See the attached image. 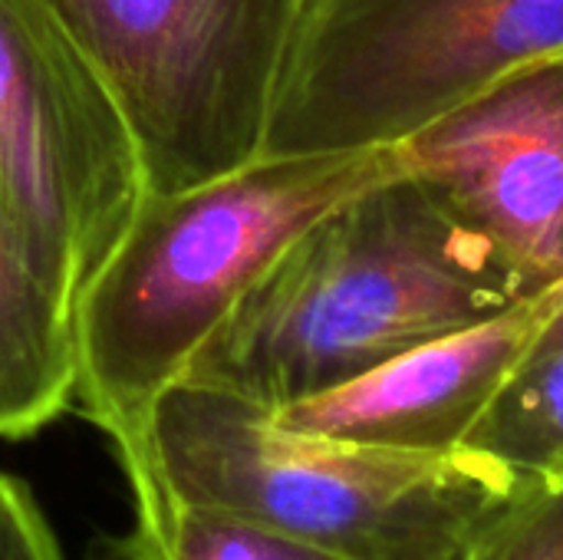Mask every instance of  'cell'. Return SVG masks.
Returning a JSON list of instances; mask_svg holds the SVG:
<instances>
[{
  "mask_svg": "<svg viewBox=\"0 0 563 560\" xmlns=\"http://www.w3.org/2000/svg\"><path fill=\"white\" fill-rule=\"evenodd\" d=\"M551 320V290L501 314L426 340L369 373L274 409L280 422L399 452H455L541 343Z\"/></svg>",
  "mask_w": 563,
  "mask_h": 560,
  "instance_id": "obj_8",
  "label": "cell"
},
{
  "mask_svg": "<svg viewBox=\"0 0 563 560\" xmlns=\"http://www.w3.org/2000/svg\"><path fill=\"white\" fill-rule=\"evenodd\" d=\"M125 112L148 191L264 152L307 0H43Z\"/></svg>",
  "mask_w": 563,
  "mask_h": 560,
  "instance_id": "obj_5",
  "label": "cell"
},
{
  "mask_svg": "<svg viewBox=\"0 0 563 560\" xmlns=\"http://www.w3.org/2000/svg\"><path fill=\"white\" fill-rule=\"evenodd\" d=\"M563 50V0H307L261 155L386 149Z\"/></svg>",
  "mask_w": 563,
  "mask_h": 560,
  "instance_id": "obj_4",
  "label": "cell"
},
{
  "mask_svg": "<svg viewBox=\"0 0 563 560\" xmlns=\"http://www.w3.org/2000/svg\"><path fill=\"white\" fill-rule=\"evenodd\" d=\"M162 560H336L271 528L175 505V521Z\"/></svg>",
  "mask_w": 563,
  "mask_h": 560,
  "instance_id": "obj_11",
  "label": "cell"
},
{
  "mask_svg": "<svg viewBox=\"0 0 563 560\" xmlns=\"http://www.w3.org/2000/svg\"><path fill=\"white\" fill-rule=\"evenodd\" d=\"M426 182L508 274L515 294L563 284V50L515 69L399 142Z\"/></svg>",
  "mask_w": 563,
  "mask_h": 560,
  "instance_id": "obj_7",
  "label": "cell"
},
{
  "mask_svg": "<svg viewBox=\"0 0 563 560\" xmlns=\"http://www.w3.org/2000/svg\"><path fill=\"white\" fill-rule=\"evenodd\" d=\"M551 337H563V284L551 290V320L541 340H551Z\"/></svg>",
  "mask_w": 563,
  "mask_h": 560,
  "instance_id": "obj_14",
  "label": "cell"
},
{
  "mask_svg": "<svg viewBox=\"0 0 563 560\" xmlns=\"http://www.w3.org/2000/svg\"><path fill=\"white\" fill-rule=\"evenodd\" d=\"M73 396L76 314L0 191V439L40 432Z\"/></svg>",
  "mask_w": 563,
  "mask_h": 560,
  "instance_id": "obj_9",
  "label": "cell"
},
{
  "mask_svg": "<svg viewBox=\"0 0 563 560\" xmlns=\"http://www.w3.org/2000/svg\"><path fill=\"white\" fill-rule=\"evenodd\" d=\"M0 560H66L33 488L0 472Z\"/></svg>",
  "mask_w": 563,
  "mask_h": 560,
  "instance_id": "obj_13",
  "label": "cell"
},
{
  "mask_svg": "<svg viewBox=\"0 0 563 560\" xmlns=\"http://www.w3.org/2000/svg\"><path fill=\"white\" fill-rule=\"evenodd\" d=\"M459 560H563V485H534L495 515Z\"/></svg>",
  "mask_w": 563,
  "mask_h": 560,
  "instance_id": "obj_12",
  "label": "cell"
},
{
  "mask_svg": "<svg viewBox=\"0 0 563 560\" xmlns=\"http://www.w3.org/2000/svg\"><path fill=\"white\" fill-rule=\"evenodd\" d=\"M465 446L531 485H563V337L528 353Z\"/></svg>",
  "mask_w": 563,
  "mask_h": 560,
  "instance_id": "obj_10",
  "label": "cell"
},
{
  "mask_svg": "<svg viewBox=\"0 0 563 560\" xmlns=\"http://www.w3.org/2000/svg\"><path fill=\"white\" fill-rule=\"evenodd\" d=\"M399 168L396 145L257 155L181 191L145 188L76 304L73 403L106 432L132 492V528L106 545L109 558L162 560L168 548L175 508L148 452L158 399L310 224Z\"/></svg>",
  "mask_w": 563,
  "mask_h": 560,
  "instance_id": "obj_1",
  "label": "cell"
},
{
  "mask_svg": "<svg viewBox=\"0 0 563 560\" xmlns=\"http://www.w3.org/2000/svg\"><path fill=\"white\" fill-rule=\"evenodd\" d=\"M148 452L172 508L231 515L336 560H459L534 488L468 446L399 452L330 439L195 380L158 399Z\"/></svg>",
  "mask_w": 563,
  "mask_h": 560,
  "instance_id": "obj_3",
  "label": "cell"
},
{
  "mask_svg": "<svg viewBox=\"0 0 563 560\" xmlns=\"http://www.w3.org/2000/svg\"><path fill=\"white\" fill-rule=\"evenodd\" d=\"M0 191L76 314L145 168L112 89L43 0H0Z\"/></svg>",
  "mask_w": 563,
  "mask_h": 560,
  "instance_id": "obj_6",
  "label": "cell"
},
{
  "mask_svg": "<svg viewBox=\"0 0 563 560\" xmlns=\"http://www.w3.org/2000/svg\"><path fill=\"white\" fill-rule=\"evenodd\" d=\"M518 300L492 248L399 168L310 224L181 380L284 409Z\"/></svg>",
  "mask_w": 563,
  "mask_h": 560,
  "instance_id": "obj_2",
  "label": "cell"
}]
</instances>
